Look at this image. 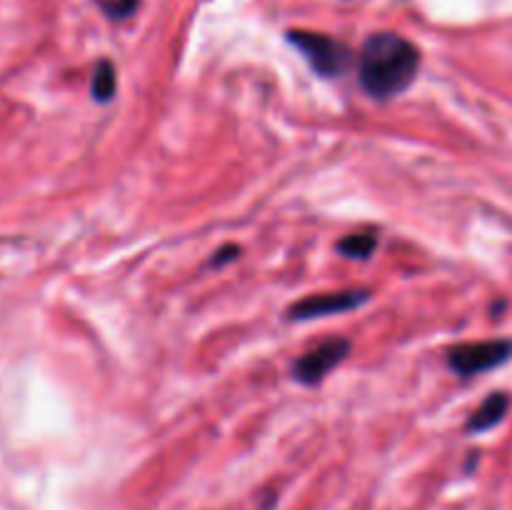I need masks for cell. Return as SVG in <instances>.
I'll return each instance as SVG.
<instances>
[{
	"instance_id": "1",
	"label": "cell",
	"mask_w": 512,
	"mask_h": 510,
	"mask_svg": "<svg viewBox=\"0 0 512 510\" xmlns=\"http://www.w3.org/2000/svg\"><path fill=\"white\" fill-rule=\"evenodd\" d=\"M420 68V53L398 33H375L358 55V75L365 93L378 100L400 95L413 85Z\"/></svg>"
},
{
	"instance_id": "2",
	"label": "cell",
	"mask_w": 512,
	"mask_h": 510,
	"mask_svg": "<svg viewBox=\"0 0 512 510\" xmlns=\"http://www.w3.org/2000/svg\"><path fill=\"white\" fill-rule=\"evenodd\" d=\"M290 43L308 58L313 70L323 78H335L343 75L350 65L348 45L330 38L325 33H310V30H290Z\"/></svg>"
},
{
	"instance_id": "3",
	"label": "cell",
	"mask_w": 512,
	"mask_h": 510,
	"mask_svg": "<svg viewBox=\"0 0 512 510\" xmlns=\"http://www.w3.org/2000/svg\"><path fill=\"white\" fill-rule=\"evenodd\" d=\"M512 343L510 340H480V343H465L450 350L448 363L463 378H473V375L493 370L510 360Z\"/></svg>"
},
{
	"instance_id": "4",
	"label": "cell",
	"mask_w": 512,
	"mask_h": 510,
	"mask_svg": "<svg viewBox=\"0 0 512 510\" xmlns=\"http://www.w3.org/2000/svg\"><path fill=\"white\" fill-rule=\"evenodd\" d=\"M350 353V340L330 338L305 353L298 363L293 365V378L303 385H318L335 365L343 363Z\"/></svg>"
},
{
	"instance_id": "5",
	"label": "cell",
	"mask_w": 512,
	"mask_h": 510,
	"mask_svg": "<svg viewBox=\"0 0 512 510\" xmlns=\"http://www.w3.org/2000/svg\"><path fill=\"white\" fill-rule=\"evenodd\" d=\"M370 290H335V293H320V295H308V298L298 300L293 308L288 310L290 320H313V318H325V315L333 313H345V310H353L358 305L368 303Z\"/></svg>"
},
{
	"instance_id": "6",
	"label": "cell",
	"mask_w": 512,
	"mask_h": 510,
	"mask_svg": "<svg viewBox=\"0 0 512 510\" xmlns=\"http://www.w3.org/2000/svg\"><path fill=\"white\" fill-rule=\"evenodd\" d=\"M508 408H510L508 393H493L478 410H475L473 418L468 420V430L470 433H483V430L495 428V425L505 418Z\"/></svg>"
},
{
	"instance_id": "7",
	"label": "cell",
	"mask_w": 512,
	"mask_h": 510,
	"mask_svg": "<svg viewBox=\"0 0 512 510\" xmlns=\"http://www.w3.org/2000/svg\"><path fill=\"white\" fill-rule=\"evenodd\" d=\"M118 90V73H115L110 60H100L93 70V83H90V93L98 103H110Z\"/></svg>"
},
{
	"instance_id": "8",
	"label": "cell",
	"mask_w": 512,
	"mask_h": 510,
	"mask_svg": "<svg viewBox=\"0 0 512 510\" xmlns=\"http://www.w3.org/2000/svg\"><path fill=\"white\" fill-rule=\"evenodd\" d=\"M375 248H378V238H375L373 233H353L338 243L340 253L348 255V258H360V260H368Z\"/></svg>"
},
{
	"instance_id": "9",
	"label": "cell",
	"mask_w": 512,
	"mask_h": 510,
	"mask_svg": "<svg viewBox=\"0 0 512 510\" xmlns=\"http://www.w3.org/2000/svg\"><path fill=\"white\" fill-rule=\"evenodd\" d=\"M100 5L110 18H128L138 8V0H100Z\"/></svg>"
},
{
	"instance_id": "10",
	"label": "cell",
	"mask_w": 512,
	"mask_h": 510,
	"mask_svg": "<svg viewBox=\"0 0 512 510\" xmlns=\"http://www.w3.org/2000/svg\"><path fill=\"white\" fill-rule=\"evenodd\" d=\"M238 253H240V250L235 248V245H228V248H223V250H220V253H215L213 265H223V263H228V260L238 258Z\"/></svg>"
}]
</instances>
